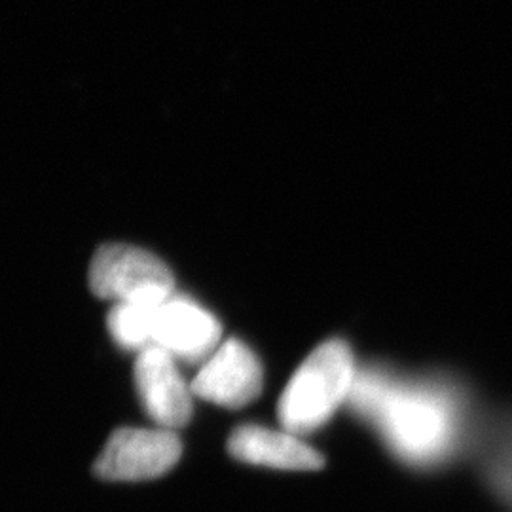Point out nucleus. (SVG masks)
Listing matches in <instances>:
<instances>
[{
  "label": "nucleus",
  "instance_id": "1",
  "mask_svg": "<svg viewBox=\"0 0 512 512\" xmlns=\"http://www.w3.org/2000/svg\"><path fill=\"white\" fill-rule=\"evenodd\" d=\"M349 404L399 458L433 467L452 458L467 439V408L454 387L408 380L385 370H359Z\"/></svg>",
  "mask_w": 512,
  "mask_h": 512
},
{
  "label": "nucleus",
  "instance_id": "2",
  "mask_svg": "<svg viewBox=\"0 0 512 512\" xmlns=\"http://www.w3.org/2000/svg\"><path fill=\"white\" fill-rule=\"evenodd\" d=\"M357 368L348 346L332 340L315 349L285 387L277 414L283 429L294 435L323 427L344 403H349Z\"/></svg>",
  "mask_w": 512,
  "mask_h": 512
},
{
  "label": "nucleus",
  "instance_id": "3",
  "mask_svg": "<svg viewBox=\"0 0 512 512\" xmlns=\"http://www.w3.org/2000/svg\"><path fill=\"white\" fill-rule=\"evenodd\" d=\"M90 287L99 298L114 304H162L175 294V279L158 256L141 247L110 243L93 256Z\"/></svg>",
  "mask_w": 512,
  "mask_h": 512
},
{
  "label": "nucleus",
  "instance_id": "4",
  "mask_svg": "<svg viewBox=\"0 0 512 512\" xmlns=\"http://www.w3.org/2000/svg\"><path fill=\"white\" fill-rule=\"evenodd\" d=\"M183 456V444L175 431L156 427H124L110 435L93 471L114 482L150 480L169 473Z\"/></svg>",
  "mask_w": 512,
  "mask_h": 512
},
{
  "label": "nucleus",
  "instance_id": "5",
  "mask_svg": "<svg viewBox=\"0 0 512 512\" xmlns=\"http://www.w3.org/2000/svg\"><path fill=\"white\" fill-rule=\"evenodd\" d=\"M190 387L194 397L207 403L241 408L260 395L262 366L253 349L232 338L203 361Z\"/></svg>",
  "mask_w": 512,
  "mask_h": 512
},
{
  "label": "nucleus",
  "instance_id": "6",
  "mask_svg": "<svg viewBox=\"0 0 512 512\" xmlns=\"http://www.w3.org/2000/svg\"><path fill=\"white\" fill-rule=\"evenodd\" d=\"M135 387L148 418L158 427L179 429L192 418V387L184 382L177 359L158 346L139 351Z\"/></svg>",
  "mask_w": 512,
  "mask_h": 512
},
{
  "label": "nucleus",
  "instance_id": "7",
  "mask_svg": "<svg viewBox=\"0 0 512 512\" xmlns=\"http://www.w3.org/2000/svg\"><path fill=\"white\" fill-rule=\"evenodd\" d=\"M220 336L215 315L190 298L173 294L156 310L152 346L165 349L177 361H205L219 348Z\"/></svg>",
  "mask_w": 512,
  "mask_h": 512
},
{
  "label": "nucleus",
  "instance_id": "8",
  "mask_svg": "<svg viewBox=\"0 0 512 512\" xmlns=\"http://www.w3.org/2000/svg\"><path fill=\"white\" fill-rule=\"evenodd\" d=\"M228 452L243 463L281 471H317L323 467L317 450L298 435L262 425L238 427L228 439Z\"/></svg>",
  "mask_w": 512,
  "mask_h": 512
},
{
  "label": "nucleus",
  "instance_id": "9",
  "mask_svg": "<svg viewBox=\"0 0 512 512\" xmlns=\"http://www.w3.org/2000/svg\"><path fill=\"white\" fill-rule=\"evenodd\" d=\"M160 304L118 302L109 311L110 336L120 348L143 351L154 342V319Z\"/></svg>",
  "mask_w": 512,
  "mask_h": 512
},
{
  "label": "nucleus",
  "instance_id": "10",
  "mask_svg": "<svg viewBox=\"0 0 512 512\" xmlns=\"http://www.w3.org/2000/svg\"><path fill=\"white\" fill-rule=\"evenodd\" d=\"M488 475L495 490L512 505V429L495 444L488 458Z\"/></svg>",
  "mask_w": 512,
  "mask_h": 512
}]
</instances>
